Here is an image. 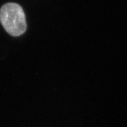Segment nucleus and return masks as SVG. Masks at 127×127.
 I'll return each mask as SVG.
<instances>
[{
	"mask_svg": "<svg viewBox=\"0 0 127 127\" xmlns=\"http://www.w3.org/2000/svg\"><path fill=\"white\" fill-rule=\"evenodd\" d=\"M0 22L5 31L12 36H19L27 29V23L23 8L20 5L8 3L0 9Z\"/></svg>",
	"mask_w": 127,
	"mask_h": 127,
	"instance_id": "f257e3e1",
	"label": "nucleus"
}]
</instances>
